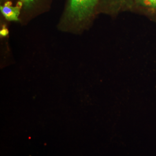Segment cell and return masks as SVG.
Returning <instances> with one entry per match:
<instances>
[{
	"instance_id": "cell-6",
	"label": "cell",
	"mask_w": 156,
	"mask_h": 156,
	"mask_svg": "<svg viewBox=\"0 0 156 156\" xmlns=\"http://www.w3.org/2000/svg\"><path fill=\"white\" fill-rule=\"evenodd\" d=\"M8 34V30L6 28H4L1 31V35H2V36H5Z\"/></svg>"
},
{
	"instance_id": "cell-2",
	"label": "cell",
	"mask_w": 156,
	"mask_h": 156,
	"mask_svg": "<svg viewBox=\"0 0 156 156\" xmlns=\"http://www.w3.org/2000/svg\"><path fill=\"white\" fill-rule=\"evenodd\" d=\"M12 4L11 1H7L4 5L1 6V12L6 20L9 21L17 22L19 20L20 9L23 5L22 2L20 1L15 7L12 6Z\"/></svg>"
},
{
	"instance_id": "cell-1",
	"label": "cell",
	"mask_w": 156,
	"mask_h": 156,
	"mask_svg": "<svg viewBox=\"0 0 156 156\" xmlns=\"http://www.w3.org/2000/svg\"><path fill=\"white\" fill-rule=\"evenodd\" d=\"M98 0H69L60 26L63 30H79L93 14Z\"/></svg>"
},
{
	"instance_id": "cell-4",
	"label": "cell",
	"mask_w": 156,
	"mask_h": 156,
	"mask_svg": "<svg viewBox=\"0 0 156 156\" xmlns=\"http://www.w3.org/2000/svg\"><path fill=\"white\" fill-rule=\"evenodd\" d=\"M38 0H20L23 3L24 9H30L36 4Z\"/></svg>"
},
{
	"instance_id": "cell-5",
	"label": "cell",
	"mask_w": 156,
	"mask_h": 156,
	"mask_svg": "<svg viewBox=\"0 0 156 156\" xmlns=\"http://www.w3.org/2000/svg\"><path fill=\"white\" fill-rule=\"evenodd\" d=\"M124 0H103V1L105 3L111 4V5H115L119 4L120 3L123 2Z\"/></svg>"
},
{
	"instance_id": "cell-3",
	"label": "cell",
	"mask_w": 156,
	"mask_h": 156,
	"mask_svg": "<svg viewBox=\"0 0 156 156\" xmlns=\"http://www.w3.org/2000/svg\"><path fill=\"white\" fill-rule=\"evenodd\" d=\"M136 2L140 5L156 8V0H135Z\"/></svg>"
}]
</instances>
